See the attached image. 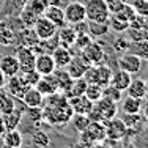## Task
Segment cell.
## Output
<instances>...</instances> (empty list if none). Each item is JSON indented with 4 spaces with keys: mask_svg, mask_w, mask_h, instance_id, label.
I'll list each match as a JSON object with an SVG mask.
<instances>
[{
    "mask_svg": "<svg viewBox=\"0 0 148 148\" xmlns=\"http://www.w3.org/2000/svg\"><path fill=\"white\" fill-rule=\"evenodd\" d=\"M74 115L69 101L62 104H46L43 109V120L54 126H65Z\"/></svg>",
    "mask_w": 148,
    "mask_h": 148,
    "instance_id": "cell-1",
    "label": "cell"
},
{
    "mask_svg": "<svg viewBox=\"0 0 148 148\" xmlns=\"http://www.w3.org/2000/svg\"><path fill=\"white\" fill-rule=\"evenodd\" d=\"M117 112H118V106L117 103L107 99V98H101L99 101L93 103V107L88 112V118L91 121H107V120L117 117Z\"/></svg>",
    "mask_w": 148,
    "mask_h": 148,
    "instance_id": "cell-2",
    "label": "cell"
},
{
    "mask_svg": "<svg viewBox=\"0 0 148 148\" xmlns=\"http://www.w3.org/2000/svg\"><path fill=\"white\" fill-rule=\"evenodd\" d=\"M84 6H85L87 21H93V22H109L110 13H109L106 0H85Z\"/></svg>",
    "mask_w": 148,
    "mask_h": 148,
    "instance_id": "cell-3",
    "label": "cell"
},
{
    "mask_svg": "<svg viewBox=\"0 0 148 148\" xmlns=\"http://www.w3.org/2000/svg\"><path fill=\"white\" fill-rule=\"evenodd\" d=\"M110 77H112V69L107 65H91L87 68L84 79L87 80V84H98L101 87H106L110 84Z\"/></svg>",
    "mask_w": 148,
    "mask_h": 148,
    "instance_id": "cell-4",
    "label": "cell"
},
{
    "mask_svg": "<svg viewBox=\"0 0 148 148\" xmlns=\"http://www.w3.org/2000/svg\"><path fill=\"white\" fill-rule=\"evenodd\" d=\"M106 140V126L103 121H90V125L80 132V142L87 147Z\"/></svg>",
    "mask_w": 148,
    "mask_h": 148,
    "instance_id": "cell-5",
    "label": "cell"
},
{
    "mask_svg": "<svg viewBox=\"0 0 148 148\" xmlns=\"http://www.w3.org/2000/svg\"><path fill=\"white\" fill-rule=\"evenodd\" d=\"M80 57L85 60L90 66L91 65H99V63H103V60L106 58V52H104L103 44L98 43V41L91 40V43L87 44L85 47L80 51Z\"/></svg>",
    "mask_w": 148,
    "mask_h": 148,
    "instance_id": "cell-6",
    "label": "cell"
},
{
    "mask_svg": "<svg viewBox=\"0 0 148 148\" xmlns=\"http://www.w3.org/2000/svg\"><path fill=\"white\" fill-rule=\"evenodd\" d=\"M104 126H106V139L112 140V142H118V140L125 139L128 136V128H126L121 118L114 117L104 121Z\"/></svg>",
    "mask_w": 148,
    "mask_h": 148,
    "instance_id": "cell-7",
    "label": "cell"
},
{
    "mask_svg": "<svg viewBox=\"0 0 148 148\" xmlns=\"http://www.w3.org/2000/svg\"><path fill=\"white\" fill-rule=\"evenodd\" d=\"M65 11V21L69 25H74L77 22L87 21V14H85V6L82 2H69L68 5L63 8Z\"/></svg>",
    "mask_w": 148,
    "mask_h": 148,
    "instance_id": "cell-8",
    "label": "cell"
},
{
    "mask_svg": "<svg viewBox=\"0 0 148 148\" xmlns=\"http://www.w3.org/2000/svg\"><path fill=\"white\" fill-rule=\"evenodd\" d=\"M14 55L17 57V62H19V68H21L19 73H27V71L35 69L36 54H35V51L32 47L21 46V47H17V51H16Z\"/></svg>",
    "mask_w": 148,
    "mask_h": 148,
    "instance_id": "cell-9",
    "label": "cell"
},
{
    "mask_svg": "<svg viewBox=\"0 0 148 148\" xmlns=\"http://www.w3.org/2000/svg\"><path fill=\"white\" fill-rule=\"evenodd\" d=\"M117 65H118L120 69H123V71H126L129 74H137L140 71V68H142V58L128 51V52L120 55Z\"/></svg>",
    "mask_w": 148,
    "mask_h": 148,
    "instance_id": "cell-10",
    "label": "cell"
},
{
    "mask_svg": "<svg viewBox=\"0 0 148 148\" xmlns=\"http://www.w3.org/2000/svg\"><path fill=\"white\" fill-rule=\"evenodd\" d=\"M33 32L38 36V40H51L52 36H55L57 33V27L51 22L49 19H46L44 16H40L33 24Z\"/></svg>",
    "mask_w": 148,
    "mask_h": 148,
    "instance_id": "cell-11",
    "label": "cell"
},
{
    "mask_svg": "<svg viewBox=\"0 0 148 148\" xmlns=\"http://www.w3.org/2000/svg\"><path fill=\"white\" fill-rule=\"evenodd\" d=\"M6 79H8V82H5L6 93H8L10 96H13V98H17V99H21V98H22V95L25 93L27 88L30 87L29 84L22 79V76H21V74H16V76H11V77H6Z\"/></svg>",
    "mask_w": 148,
    "mask_h": 148,
    "instance_id": "cell-12",
    "label": "cell"
},
{
    "mask_svg": "<svg viewBox=\"0 0 148 148\" xmlns=\"http://www.w3.org/2000/svg\"><path fill=\"white\" fill-rule=\"evenodd\" d=\"M55 62L52 58V54L49 52H43V54H38L36 60H35V71L40 76H47L55 71Z\"/></svg>",
    "mask_w": 148,
    "mask_h": 148,
    "instance_id": "cell-13",
    "label": "cell"
},
{
    "mask_svg": "<svg viewBox=\"0 0 148 148\" xmlns=\"http://www.w3.org/2000/svg\"><path fill=\"white\" fill-rule=\"evenodd\" d=\"M43 16L46 19H49L52 24H54L57 29L66 25V21H65V11H63L62 5H54V6H46Z\"/></svg>",
    "mask_w": 148,
    "mask_h": 148,
    "instance_id": "cell-14",
    "label": "cell"
},
{
    "mask_svg": "<svg viewBox=\"0 0 148 148\" xmlns=\"http://www.w3.org/2000/svg\"><path fill=\"white\" fill-rule=\"evenodd\" d=\"M35 88L46 98V96H49V95L58 91V85H57V82H55V77L52 76V74H47V76L40 77V80L36 82Z\"/></svg>",
    "mask_w": 148,
    "mask_h": 148,
    "instance_id": "cell-15",
    "label": "cell"
},
{
    "mask_svg": "<svg viewBox=\"0 0 148 148\" xmlns=\"http://www.w3.org/2000/svg\"><path fill=\"white\" fill-rule=\"evenodd\" d=\"M88 63L85 62L82 57H73V60L66 65V71H68V74L73 77V79H79V77H84V74H85L87 68H88Z\"/></svg>",
    "mask_w": 148,
    "mask_h": 148,
    "instance_id": "cell-16",
    "label": "cell"
},
{
    "mask_svg": "<svg viewBox=\"0 0 148 148\" xmlns=\"http://www.w3.org/2000/svg\"><path fill=\"white\" fill-rule=\"evenodd\" d=\"M51 54H52V58H54L57 68H66V65H68V63L73 60V57H74L71 49L65 47V46H57Z\"/></svg>",
    "mask_w": 148,
    "mask_h": 148,
    "instance_id": "cell-17",
    "label": "cell"
},
{
    "mask_svg": "<svg viewBox=\"0 0 148 148\" xmlns=\"http://www.w3.org/2000/svg\"><path fill=\"white\" fill-rule=\"evenodd\" d=\"M21 101L25 107H40V106L44 104V96L35 87H29L27 91L22 95Z\"/></svg>",
    "mask_w": 148,
    "mask_h": 148,
    "instance_id": "cell-18",
    "label": "cell"
},
{
    "mask_svg": "<svg viewBox=\"0 0 148 148\" xmlns=\"http://www.w3.org/2000/svg\"><path fill=\"white\" fill-rule=\"evenodd\" d=\"M0 69L5 74V77H11L19 74V62H17L16 55H5L3 58H0Z\"/></svg>",
    "mask_w": 148,
    "mask_h": 148,
    "instance_id": "cell-19",
    "label": "cell"
},
{
    "mask_svg": "<svg viewBox=\"0 0 148 148\" xmlns=\"http://www.w3.org/2000/svg\"><path fill=\"white\" fill-rule=\"evenodd\" d=\"M132 80V74L123 71V69H117V71H112V77H110V85H114L115 88L126 91V88L129 87Z\"/></svg>",
    "mask_w": 148,
    "mask_h": 148,
    "instance_id": "cell-20",
    "label": "cell"
},
{
    "mask_svg": "<svg viewBox=\"0 0 148 148\" xmlns=\"http://www.w3.org/2000/svg\"><path fill=\"white\" fill-rule=\"evenodd\" d=\"M68 101H69V106L73 107V112H74V114H84V115H87V114L91 110V107H93V103H91V101L85 96V95L69 98Z\"/></svg>",
    "mask_w": 148,
    "mask_h": 148,
    "instance_id": "cell-21",
    "label": "cell"
},
{
    "mask_svg": "<svg viewBox=\"0 0 148 148\" xmlns=\"http://www.w3.org/2000/svg\"><path fill=\"white\" fill-rule=\"evenodd\" d=\"M55 35H57V40H58V46H65V47H73L76 36H77L74 29L69 25H63L60 29H57Z\"/></svg>",
    "mask_w": 148,
    "mask_h": 148,
    "instance_id": "cell-22",
    "label": "cell"
},
{
    "mask_svg": "<svg viewBox=\"0 0 148 148\" xmlns=\"http://www.w3.org/2000/svg\"><path fill=\"white\" fill-rule=\"evenodd\" d=\"M25 109H27L25 106H24V109L14 107V110H13V112L2 115L3 125H5V131H10V129H17V126H19L21 120H22V114L25 112Z\"/></svg>",
    "mask_w": 148,
    "mask_h": 148,
    "instance_id": "cell-23",
    "label": "cell"
},
{
    "mask_svg": "<svg viewBox=\"0 0 148 148\" xmlns=\"http://www.w3.org/2000/svg\"><path fill=\"white\" fill-rule=\"evenodd\" d=\"M52 76L55 77V82H57V85H58V91H62V93L65 95L73 84V77L69 76L65 68H55V71L52 73Z\"/></svg>",
    "mask_w": 148,
    "mask_h": 148,
    "instance_id": "cell-24",
    "label": "cell"
},
{
    "mask_svg": "<svg viewBox=\"0 0 148 148\" xmlns=\"http://www.w3.org/2000/svg\"><path fill=\"white\" fill-rule=\"evenodd\" d=\"M121 120L128 128V134L134 131H140L143 128V118L140 117V112L139 114H125Z\"/></svg>",
    "mask_w": 148,
    "mask_h": 148,
    "instance_id": "cell-25",
    "label": "cell"
},
{
    "mask_svg": "<svg viewBox=\"0 0 148 148\" xmlns=\"http://www.w3.org/2000/svg\"><path fill=\"white\" fill-rule=\"evenodd\" d=\"M3 143L5 148H19L22 147V134L17 129H10L3 132Z\"/></svg>",
    "mask_w": 148,
    "mask_h": 148,
    "instance_id": "cell-26",
    "label": "cell"
},
{
    "mask_svg": "<svg viewBox=\"0 0 148 148\" xmlns=\"http://www.w3.org/2000/svg\"><path fill=\"white\" fill-rule=\"evenodd\" d=\"M121 110H123V114H139L142 110V99L128 95L121 101Z\"/></svg>",
    "mask_w": 148,
    "mask_h": 148,
    "instance_id": "cell-27",
    "label": "cell"
},
{
    "mask_svg": "<svg viewBox=\"0 0 148 148\" xmlns=\"http://www.w3.org/2000/svg\"><path fill=\"white\" fill-rule=\"evenodd\" d=\"M126 91H128L129 96L139 98L143 101V98H145V79H132Z\"/></svg>",
    "mask_w": 148,
    "mask_h": 148,
    "instance_id": "cell-28",
    "label": "cell"
},
{
    "mask_svg": "<svg viewBox=\"0 0 148 148\" xmlns=\"http://www.w3.org/2000/svg\"><path fill=\"white\" fill-rule=\"evenodd\" d=\"M85 88H87V80L84 77H79V79H73V84L69 87V90L65 93V96L68 98H74V96H80V95L85 93Z\"/></svg>",
    "mask_w": 148,
    "mask_h": 148,
    "instance_id": "cell-29",
    "label": "cell"
},
{
    "mask_svg": "<svg viewBox=\"0 0 148 148\" xmlns=\"http://www.w3.org/2000/svg\"><path fill=\"white\" fill-rule=\"evenodd\" d=\"M32 145L35 148H47L51 145V137L44 131H41V129L33 131L32 132Z\"/></svg>",
    "mask_w": 148,
    "mask_h": 148,
    "instance_id": "cell-30",
    "label": "cell"
},
{
    "mask_svg": "<svg viewBox=\"0 0 148 148\" xmlns=\"http://www.w3.org/2000/svg\"><path fill=\"white\" fill-rule=\"evenodd\" d=\"M88 24V33L91 38H96V36H103L106 35L109 30V22H93V21H87Z\"/></svg>",
    "mask_w": 148,
    "mask_h": 148,
    "instance_id": "cell-31",
    "label": "cell"
},
{
    "mask_svg": "<svg viewBox=\"0 0 148 148\" xmlns=\"http://www.w3.org/2000/svg\"><path fill=\"white\" fill-rule=\"evenodd\" d=\"M109 29L117 32V33H123V32H126L129 29V22L121 19L117 14H110V17H109Z\"/></svg>",
    "mask_w": 148,
    "mask_h": 148,
    "instance_id": "cell-32",
    "label": "cell"
},
{
    "mask_svg": "<svg viewBox=\"0 0 148 148\" xmlns=\"http://www.w3.org/2000/svg\"><path fill=\"white\" fill-rule=\"evenodd\" d=\"M129 52L136 54L137 57H140L142 60H148V38L142 41H137V43H131Z\"/></svg>",
    "mask_w": 148,
    "mask_h": 148,
    "instance_id": "cell-33",
    "label": "cell"
},
{
    "mask_svg": "<svg viewBox=\"0 0 148 148\" xmlns=\"http://www.w3.org/2000/svg\"><path fill=\"white\" fill-rule=\"evenodd\" d=\"M90 121L91 120L88 118V115H84V114H74L71 117V125L77 132H82L90 125Z\"/></svg>",
    "mask_w": 148,
    "mask_h": 148,
    "instance_id": "cell-34",
    "label": "cell"
},
{
    "mask_svg": "<svg viewBox=\"0 0 148 148\" xmlns=\"http://www.w3.org/2000/svg\"><path fill=\"white\" fill-rule=\"evenodd\" d=\"M84 95L88 98L91 103H96V101H99L103 98V87L98 85V84H87V88Z\"/></svg>",
    "mask_w": 148,
    "mask_h": 148,
    "instance_id": "cell-35",
    "label": "cell"
},
{
    "mask_svg": "<svg viewBox=\"0 0 148 148\" xmlns=\"http://www.w3.org/2000/svg\"><path fill=\"white\" fill-rule=\"evenodd\" d=\"M21 40H22V46H27V47H33L40 41L32 27H25V29L21 32Z\"/></svg>",
    "mask_w": 148,
    "mask_h": 148,
    "instance_id": "cell-36",
    "label": "cell"
},
{
    "mask_svg": "<svg viewBox=\"0 0 148 148\" xmlns=\"http://www.w3.org/2000/svg\"><path fill=\"white\" fill-rule=\"evenodd\" d=\"M103 98H107V99L114 101V103H120L123 99V91L109 84V85L103 87Z\"/></svg>",
    "mask_w": 148,
    "mask_h": 148,
    "instance_id": "cell-37",
    "label": "cell"
},
{
    "mask_svg": "<svg viewBox=\"0 0 148 148\" xmlns=\"http://www.w3.org/2000/svg\"><path fill=\"white\" fill-rule=\"evenodd\" d=\"M16 107V101L13 96H10L8 93L0 96V115H5V114H10L13 112Z\"/></svg>",
    "mask_w": 148,
    "mask_h": 148,
    "instance_id": "cell-38",
    "label": "cell"
},
{
    "mask_svg": "<svg viewBox=\"0 0 148 148\" xmlns=\"http://www.w3.org/2000/svg\"><path fill=\"white\" fill-rule=\"evenodd\" d=\"M16 40V33L10 29L8 25H3V29L0 30V44L2 46H11Z\"/></svg>",
    "mask_w": 148,
    "mask_h": 148,
    "instance_id": "cell-39",
    "label": "cell"
},
{
    "mask_svg": "<svg viewBox=\"0 0 148 148\" xmlns=\"http://www.w3.org/2000/svg\"><path fill=\"white\" fill-rule=\"evenodd\" d=\"M38 17H40V16H38L36 13L32 11V10H30L27 5L24 6V10L21 11V21H22V24H24L25 27H33L35 21H36Z\"/></svg>",
    "mask_w": 148,
    "mask_h": 148,
    "instance_id": "cell-40",
    "label": "cell"
},
{
    "mask_svg": "<svg viewBox=\"0 0 148 148\" xmlns=\"http://www.w3.org/2000/svg\"><path fill=\"white\" fill-rule=\"evenodd\" d=\"M131 6L134 8L136 14L142 17H148V0H132Z\"/></svg>",
    "mask_w": 148,
    "mask_h": 148,
    "instance_id": "cell-41",
    "label": "cell"
},
{
    "mask_svg": "<svg viewBox=\"0 0 148 148\" xmlns=\"http://www.w3.org/2000/svg\"><path fill=\"white\" fill-rule=\"evenodd\" d=\"M129 46H131V41H129L128 38H125V36H118L117 40L114 41V49H115V52H118V54L128 52Z\"/></svg>",
    "mask_w": 148,
    "mask_h": 148,
    "instance_id": "cell-42",
    "label": "cell"
},
{
    "mask_svg": "<svg viewBox=\"0 0 148 148\" xmlns=\"http://www.w3.org/2000/svg\"><path fill=\"white\" fill-rule=\"evenodd\" d=\"M27 117H29L30 121L36 123V121H43V107H27Z\"/></svg>",
    "mask_w": 148,
    "mask_h": 148,
    "instance_id": "cell-43",
    "label": "cell"
},
{
    "mask_svg": "<svg viewBox=\"0 0 148 148\" xmlns=\"http://www.w3.org/2000/svg\"><path fill=\"white\" fill-rule=\"evenodd\" d=\"M91 40L93 38L90 36V33H79L76 36V41H74V46H76L79 51H82L84 47H85L87 44H90L91 43Z\"/></svg>",
    "mask_w": 148,
    "mask_h": 148,
    "instance_id": "cell-44",
    "label": "cell"
},
{
    "mask_svg": "<svg viewBox=\"0 0 148 148\" xmlns=\"http://www.w3.org/2000/svg\"><path fill=\"white\" fill-rule=\"evenodd\" d=\"M21 76H22V79L25 80L27 84H29L30 87H35L36 85V82L38 80H40V74H38L36 71H35V69H32V71H27V73H19Z\"/></svg>",
    "mask_w": 148,
    "mask_h": 148,
    "instance_id": "cell-45",
    "label": "cell"
},
{
    "mask_svg": "<svg viewBox=\"0 0 148 148\" xmlns=\"http://www.w3.org/2000/svg\"><path fill=\"white\" fill-rule=\"evenodd\" d=\"M27 6H29L33 13H36L38 16H43V13L46 10V5L43 3V0H30V2L27 3Z\"/></svg>",
    "mask_w": 148,
    "mask_h": 148,
    "instance_id": "cell-46",
    "label": "cell"
},
{
    "mask_svg": "<svg viewBox=\"0 0 148 148\" xmlns=\"http://www.w3.org/2000/svg\"><path fill=\"white\" fill-rule=\"evenodd\" d=\"M106 3H107V8H109V13L110 14H115L117 11L121 10V6L125 5V0H106Z\"/></svg>",
    "mask_w": 148,
    "mask_h": 148,
    "instance_id": "cell-47",
    "label": "cell"
},
{
    "mask_svg": "<svg viewBox=\"0 0 148 148\" xmlns=\"http://www.w3.org/2000/svg\"><path fill=\"white\" fill-rule=\"evenodd\" d=\"M46 6H54V5H62V0H43Z\"/></svg>",
    "mask_w": 148,
    "mask_h": 148,
    "instance_id": "cell-48",
    "label": "cell"
},
{
    "mask_svg": "<svg viewBox=\"0 0 148 148\" xmlns=\"http://www.w3.org/2000/svg\"><path fill=\"white\" fill-rule=\"evenodd\" d=\"M5 82H6V77L2 73V69H0V87H5Z\"/></svg>",
    "mask_w": 148,
    "mask_h": 148,
    "instance_id": "cell-49",
    "label": "cell"
},
{
    "mask_svg": "<svg viewBox=\"0 0 148 148\" xmlns=\"http://www.w3.org/2000/svg\"><path fill=\"white\" fill-rule=\"evenodd\" d=\"M142 109H143V117L148 120V99H147V103L142 106Z\"/></svg>",
    "mask_w": 148,
    "mask_h": 148,
    "instance_id": "cell-50",
    "label": "cell"
},
{
    "mask_svg": "<svg viewBox=\"0 0 148 148\" xmlns=\"http://www.w3.org/2000/svg\"><path fill=\"white\" fill-rule=\"evenodd\" d=\"M3 132H5V125H3V118L0 115V136H3Z\"/></svg>",
    "mask_w": 148,
    "mask_h": 148,
    "instance_id": "cell-51",
    "label": "cell"
},
{
    "mask_svg": "<svg viewBox=\"0 0 148 148\" xmlns=\"http://www.w3.org/2000/svg\"><path fill=\"white\" fill-rule=\"evenodd\" d=\"M143 99H148V80H145V98Z\"/></svg>",
    "mask_w": 148,
    "mask_h": 148,
    "instance_id": "cell-52",
    "label": "cell"
},
{
    "mask_svg": "<svg viewBox=\"0 0 148 148\" xmlns=\"http://www.w3.org/2000/svg\"><path fill=\"white\" fill-rule=\"evenodd\" d=\"M90 148H104V147L101 145V142H99V143H93V145H91Z\"/></svg>",
    "mask_w": 148,
    "mask_h": 148,
    "instance_id": "cell-53",
    "label": "cell"
},
{
    "mask_svg": "<svg viewBox=\"0 0 148 148\" xmlns=\"http://www.w3.org/2000/svg\"><path fill=\"white\" fill-rule=\"evenodd\" d=\"M3 95H6V90L5 87H0V96H3Z\"/></svg>",
    "mask_w": 148,
    "mask_h": 148,
    "instance_id": "cell-54",
    "label": "cell"
},
{
    "mask_svg": "<svg viewBox=\"0 0 148 148\" xmlns=\"http://www.w3.org/2000/svg\"><path fill=\"white\" fill-rule=\"evenodd\" d=\"M0 148H5V143H3V136H0Z\"/></svg>",
    "mask_w": 148,
    "mask_h": 148,
    "instance_id": "cell-55",
    "label": "cell"
},
{
    "mask_svg": "<svg viewBox=\"0 0 148 148\" xmlns=\"http://www.w3.org/2000/svg\"><path fill=\"white\" fill-rule=\"evenodd\" d=\"M3 25H5V24H2V22H0V30H2V29H3Z\"/></svg>",
    "mask_w": 148,
    "mask_h": 148,
    "instance_id": "cell-56",
    "label": "cell"
},
{
    "mask_svg": "<svg viewBox=\"0 0 148 148\" xmlns=\"http://www.w3.org/2000/svg\"><path fill=\"white\" fill-rule=\"evenodd\" d=\"M125 2H126V3H131V2H132V0H125Z\"/></svg>",
    "mask_w": 148,
    "mask_h": 148,
    "instance_id": "cell-57",
    "label": "cell"
},
{
    "mask_svg": "<svg viewBox=\"0 0 148 148\" xmlns=\"http://www.w3.org/2000/svg\"><path fill=\"white\" fill-rule=\"evenodd\" d=\"M65 148H71V147H65Z\"/></svg>",
    "mask_w": 148,
    "mask_h": 148,
    "instance_id": "cell-58",
    "label": "cell"
},
{
    "mask_svg": "<svg viewBox=\"0 0 148 148\" xmlns=\"http://www.w3.org/2000/svg\"><path fill=\"white\" fill-rule=\"evenodd\" d=\"M19 148H22V147H19Z\"/></svg>",
    "mask_w": 148,
    "mask_h": 148,
    "instance_id": "cell-59",
    "label": "cell"
}]
</instances>
